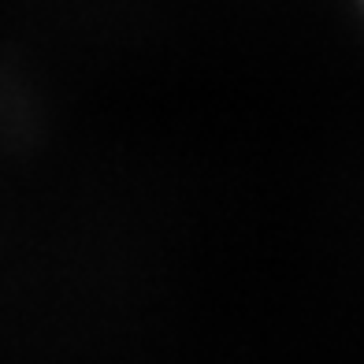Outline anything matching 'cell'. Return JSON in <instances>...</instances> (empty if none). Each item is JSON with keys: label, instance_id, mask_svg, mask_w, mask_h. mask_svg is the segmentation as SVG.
Listing matches in <instances>:
<instances>
[]
</instances>
